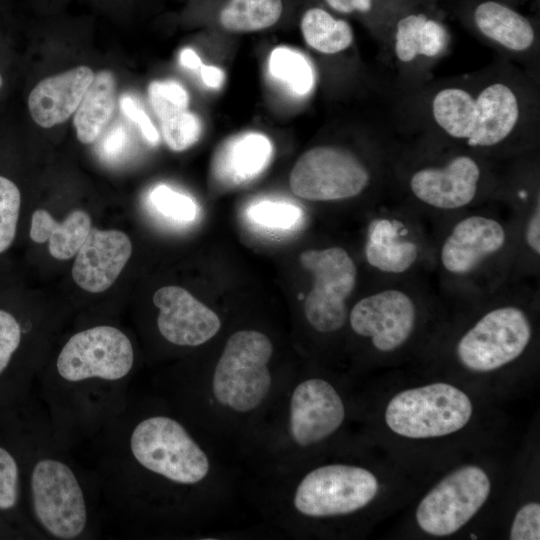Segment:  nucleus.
<instances>
[{"label":"nucleus","mask_w":540,"mask_h":540,"mask_svg":"<svg viewBox=\"0 0 540 540\" xmlns=\"http://www.w3.org/2000/svg\"><path fill=\"white\" fill-rule=\"evenodd\" d=\"M88 444L101 501L124 526L178 515L211 468L183 421L132 394Z\"/></svg>","instance_id":"1"},{"label":"nucleus","mask_w":540,"mask_h":540,"mask_svg":"<svg viewBox=\"0 0 540 540\" xmlns=\"http://www.w3.org/2000/svg\"><path fill=\"white\" fill-rule=\"evenodd\" d=\"M136 356L120 328L76 331L39 372V397L55 437L71 450L88 443L126 407Z\"/></svg>","instance_id":"2"},{"label":"nucleus","mask_w":540,"mask_h":540,"mask_svg":"<svg viewBox=\"0 0 540 540\" xmlns=\"http://www.w3.org/2000/svg\"><path fill=\"white\" fill-rule=\"evenodd\" d=\"M0 428L19 456L25 510L42 539L98 536L101 498L95 477L55 437L42 403L29 398L1 409Z\"/></svg>","instance_id":"3"},{"label":"nucleus","mask_w":540,"mask_h":540,"mask_svg":"<svg viewBox=\"0 0 540 540\" xmlns=\"http://www.w3.org/2000/svg\"><path fill=\"white\" fill-rule=\"evenodd\" d=\"M517 222L507 199H492L435 227L432 278L447 305L467 307L513 279Z\"/></svg>","instance_id":"4"},{"label":"nucleus","mask_w":540,"mask_h":540,"mask_svg":"<svg viewBox=\"0 0 540 540\" xmlns=\"http://www.w3.org/2000/svg\"><path fill=\"white\" fill-rule=\"evenodd\" d=\"M537 279L513 278L475 302L479 315L457 339L454 354L467 370H498L523 355L533 338L531 310L539 305Z\"/></svg>","instance_id":"5"},{"label":"nucleus","mask_w":540,"mask_h":540,"mask_svg":"<svg viewBox=\"0 0 540 540\" xmlns=\"http://www.w3.org/2000/svg\"><path fill=\"white\" fill-rule=\"evenodd\" d=\"M445 304L432 276L372 279L371 288L350 306L347 323L374 350L389 354L411 341L423 314Z\"/></svg>","instance_id":"6"},{"label":"nucleus","mask_w":540,"mask_h":540,"mask_svg":"<svg viewBox=\"0 0 540 540\" xmlns=\"http://www.w3.org/2000/svg\"><path fill=\"white\" fill-rule=\"evenodd\" d=\"M362 257L372 279L432 276L435 225L399 199L368 212Z\"/></svg>","instance_id":"7"},{"label":"nucleus","mask_w":540,"mask_h":540,"mask_svg":"<svg viewBox=\"0 0 540 540\" xmlns=\"http://www.w3.org/2000/svg\"><path fill=\"white\" fill-rule=\"evenodd\" d=\"M272 354V342L264 333L240 330L232 334L211 378V395L216 403L237 414L260 407L272 386L268 366Z\"/></svg>","instance_id":"8"},{"label":"nucleus","mask_w":540,"mask_h":540,"mask_svg":"<svg viewBox=\"0 0 540 540\" xmlns=\"http://www.w3.org/2000/svg\"><path fill=\"white\" fill-rule=\"evenodd\" d=\"M401 200L436 227L492 199L483 195L480 163L472 156L458 154L444 163L413 170Z\"/></svg>","instance_id":"9"},{"label":"nucleus","mask_w":540,"mask_h":540,"mask_svg":"<svg viewBox=\"0 0 540 540\" xmlns=\"http://www.w3.org/2000/svg\"><path fill=\"white\" fill-rule=\"evenodd\" d=\"M299 258L312 276V287L304 300L308 324L321 334L342 330L348 321L349 301L359 286L357 261L340 245L308 249Z\"/></svg>","instance_id":"10"},{"label":"nucleus","mask_w":540,"mask_h":540,"mask_svg":"<svg viewBox=\"0 0 540 540\" xmlns=\"http://www.w3.org/2000/svg\"><path fill=\"white\" fill-rule=\"evenodd\" d=\"M473 412L465 392L448 383H432L396 394L385 410V422L411 439L435 438L461 430Z\"/></svg>","instance_id":"11"},{"label":"nucleus","mask_w":540,"mask_h":540,"mask_svg":"<svg viewBox=\"0 0 540 540\" xmlns=\"http://www.w3.org/2000/svg\"><path fill=\"white\" fill-rule=\"evenodd\" d=\"M372 182L368 165L354 152L323 145L304 152L293 166V193L312 202H340L360 197Z\"/></svg>","instance_id":"12"},{"label":"nucleus","mask_w":540,"mask_h":540,"mask_svg":"<svg viewBox=\"0 0 540 540\" xmlns=\"http://www.w3.org/2000/svg\"><path fill=\"white\" fill-rule=\"evenodd\" d=\"M378 491V480L369 470L330 464L311 470L301 479L294 492L293 505L306 517L341 516L367 506Z\"/></svg>","instance_id":"13"},{"label":"nucleus","mask_w":540,"mask_h":540,"mask_svg":"<svg viewBox=\"0 0 540 540\" xmlns=\"http://www.w3.org/2000/svg\"><path fill=\"white\" fill-rule=\"evenodd\" d=\"M490 489L489 477L483 469L475 465L460 467L424 496L416 510V521L430 535H451L480 510Z\"/></svg>","instance_id":"14"},{"label":"nucleus","mask_w":540,"mask_h":540,"mask_svg":"<svg viewBox=\"0 0 540 540\" xmlns=\"http://www.w3.org/2000/svg\"><path fill=\"white\" fill-rule=\"evenodd\" d=\"M345 407L326 380L309 378L293 390L289 403V434L300 447H311L333 435L343 424Z\"/></svg>","instance_id":"15"},{"label":"nucleus","mask_w":540,"mask_h":540,"mask_svg":"<svg viewBox=\"0 0 540 540\" xmlns=\"http://www.w3.org/2000/svg\"><path fill=\"white\" fill-rule=\"evenodd\" d=\"M153 303L159 310L157 330L174 346H200L221 328L219 316L182 287H161L154 293Z\"/></svg>","instance_id":"16"},{"label":"nucleus","mask_w":540,"mask_h":540,"mask_svg":"<svg viewBox=\"0 0 540 540\" xmlns=\"http://www.w3.org/2000/svg\"><path fill=\"white\" fill-rule=\"evenodd\" d=\"M132 254L129 237L119 230L92 228L72 266L75 283L90 293L107 290Z\"/></svg>","instance_id":"17"},{"label":"nucleus","mask_w":540,"mask_h":540,"mask_svg":"<svg viewBox=\"0 0 540 540\" xmlns=\"http://www.w3.org/2000/svg\"><path fill=\"white\" fill-rule=\"evenodd\" d=\"M94 75L91 68L78 66L41 80L28 97L34 122L43 128L65 122L77 110Z\"/></svg>","instance_id":"18"},{"label":"nucleus","mask_w":540,"mask_h":540,"mask_svg":"<svg viewBox=\"0 0 540 540\" xmlns=\"http://www.w3.org/2000/svg\"><path fill=\"white\" fill-rule=\"evenodd\" d=\"M273 146L261 133H246L230 139L213 159V175L221 185L232 187L247 183L270 163Z\"/></svg>","instance_id":"19"},{"label":"nucleus","mask_w":540,"mask_h":540,"mask_svg":"<svg viewBox=\"0 0 540 540\" xmlns=\"http://www.w3.org/2000/svg\"><path fill=\"white\" fill-rule=\"evenodd\" d=\"M475 103L476 122L467 145L491 148L500 144L511 134L519 117L514 92L502 83H495L483 89Z\"/></svg>","instance_id":"20"},{"label":"nucleus","mask_w":540,"mask_h":540,"mask_svg":"<svg viewBox=\"0 0 540 540\" xmlns=\"http://www.w3.org/2000/svg\"><path fill=\"white\" fill-rule=\"evenodd\" d=\"M25 329L15 315L0 309V410L30 398L34 377L15 364Z\"/></svg>","instance_id":"21"},{"label":"nucleus","mask_w":540,"mask_h":540,"mask_svg":"<svg viewBox=\"0 0 540 540\" xmlns=\"http://www.w3.org/2000/svg\"><path fill=\"white\" fill-rule=\"evenodd\" d=\"M91 229V218L83 210H74L58 222L47 210L38 209L32 214L29 235L36 243L48 241L55 259L68 260L77 254Z\"/></svg>","instance_id":"22"},{"label":"nucleus","mask_w":540,"mask_h":540,"mask_svg":"<svg viewBox=\"0 0 540 540\" xmlns=\"http://www.w3.org/2000/svg\"><path fill=\"white\" fill-rule=\"evenodd\" d=\"M0 516L23 538L42 539L24 506L19 456L0 428Z\"/></svg>","instance_id":"23"},{"label":"nucleus","mask_w":540,"mask_h":540,"mask_svg":"<svg viewBox=\"0 0 540 540\" xmlns=\"http://www.w3.org/2000/svg\"><path fill=\"white\" fill-rule=\"evenodd\" d=\"M116 105V81L113 73L102 70L83 96L73 118L78 140L90 144L109 124Z\"/></svg>","instance_id":"24"},{"label":"nucleus","mask_w":540,"mask_h":540,"mask_svg":"<svg viewBox=\"0 0 540 540\" xmlns=\"http://www.w3.org/2000/svg\"><path fill=\"white\" fill-rule=\"evenodd\" d=\"M474 20L484 35L508 49L523 51L534 41V30L529 21L498 2L479 4Z\"/></svg>","instance_id":"25"},{"label":"nucleus","mask_w":540,"mask_h":540,"mask_svg":"<svg viewBox=\"0 0 540 540\" xmlns=\"http://www.w3.org/2000/svg\"><path fill=\"white\" fill-rule=\"evenodd\" d=\"M445 28L423 14L408 15L397 23L395 51L399 60L412 61L417 55L434 57L447 43Z\"/></svg>","instance_id":"26"},{"label":"nucleus","mask_w":540,"mask_h":540,"mask_svg":"<svg viewBox=\"0 0 540 540\" xmlns=\"http://www.w3.org/2000/svg\"><path fill=\"white\" fill-rule=\"evenodd\" d=\"M433 115L437 124L451 137L468 140L476 122L475 99L465 90L446 88L433 100Z\"/></svg>","instance_id":"27"},{"label":"nucleus","mask_w":540,"mask_h":540,"mask_svg":"<svg viewBox=\"0 0 540 540\" xmlns=\"http://www.w3.org/2000/svg\"><path fill=\"white\" fill-rule=\"evenodd\" d=\"M301 31L306 43L324 54L345 50L353 41L350 25L321 8H311L304 13Z\"/></svg>","instance_id":"28"},{"label":"nucleus","mask_w":540,"mask_h":540,"mask_svg":"<svg viewBox=\"0 0 540 540\" xmlns=\"http://www.w3.org/2000/svg\"><path fill=\"white\" fill-rule=\"evenodd\" d=\"M282 11V0H229L219 20L228 31L254 32L273 26Z\"/></svg>","instance_id":"29"},{"label":"nucleus","mask_w":540,"mask_h":540,"mask_svg":"<svg viewBox=\"0 0 540 540\" xmlns=\"http://www.w3.org/2000/svg\"><path fill=\"white\" fill-rule=\"evenodd\" d=\"M268 68L274 79L297 96L307 95L314 86L315 76L310 62L303 54L288 47L281 46L272 50Z\"/></svg>","instance_id":"30"},{"label":"nucleus","mask_w":540,"mask_h":540,"mask_svg":"<svg viewBox=\"0 0 540 540\" xmlns=\"http://www.w3.org/2000/svg\"><path fill=\"white\" fill-rule=\"evenodd\" d=\"M303 217L300 207L285 201L264 199L246 209V218L252 225L274 233L293 231L301 225Z\"/></svg>","instance_id":"31"},{"label":"nucleus","mask_w":540,"mask_h":540,"mask_svg":"<svg viewBox=\"0 0 540 540\" xmlns=\"http://www.w3.org/2000/svg\"><path fill=\"white\" fill-rule=\"evenodd\" d=\"M153 208L163 217L178 223H191L197 219L198 206L189 196L159 184L149 194Z\"/></svg>","instance_id":"32"},{"label":"nucleus","mask_w":540,"mask_h":540,"mask_svg":"<svg viewBox=\"0 0 540 540\" xmlns=\"http://www.w3.org/2000/svg\"><path fill=\"white\" fill-rule=\"evenodd\" d=\"M162 135L167 146L173 151H184L195 144L201 134L200 119L185 110L161 120Z\"/></svg>","instance_id":"33"},{"label":"nucleus","mask_w":540,"mask_h":540,"mask_svg":"<svg viewBox=\"0 0 540 540\" xmlns=\"http://www.w3.org/2000/svg\"><path fill=\"white\" fill-rule=\"evenodd\" d=\"M150 104L161 120L187 110L189 95L176 81H153L148 87Z\"/></svg>","instance_id":"34"},{"label":"nucleus","mask_w":540,"mask_h":540,"mask_svg":"<svg viewBox=\"0 0 540 540\" xmlns=\"http://www.w3.org/2000/svg\"><path fill=\"white\" fill-rule=\"evenodd\" d=\"M20 206L19 188L10 179L0 176V253L7 250L14 241Z\"/></svg>","instance_id":"35"},{"label":"nucleus","mask_w":540,"mask_h":540,"mask_svg":"<svg viewBox=\"0 0 540 540\" xmlns=\"http://www.w3.org/2000/svg\"><path fill=\"white\" fill-rule=\"evenodd\" d=\"M510 539H540V505L538 503H527L518 510L511 526Z\"/></svg>","instance_id":"36"},{"label":"nucleus","mask_w":540,"mask_h":540,"mask_svg":"<svg viewBox=\"0 0 540 540\" xmlns=\"http://www.w3.org/2000/svg\"><path fill=\"white\" fill-rule=\"evenodd\" d=\"M121 111L141 130L145 139L151 144L156 145L159 142V134L152 121L142 107L130 95H123L120 98Z\"/></svg>","instance_id":"37"},{"label":"nucleus","mask_w":540,"mask_h":540,"mask_svg":"<svg viewBox=\"0 0 540 540\" xmlns=\"http://www.w3.org/2000/svg\"><path fill=\"white\" fill-rule=\"evenodd\" d=\"M127 143L128 134L125 127L122 124L114 125L101 142V154L106 159L115 160L124 153Z\"/></svg>","instance_id":"38"},{"label":"nucleus","mask_w":540,"mask_h":540,"mask_svg":"<svg viewBox=\"0 0 540 540\" xmlns=\"http://www.w3.org/2000/svg\"><path fill=\"white\" fill-rule=\"evenodd\" d=\"M336 11L351 13L353 11L367 12L371 8V0H325Z\"/></svg>","instance_id":"39"},{"label":"nucleus","mask_w":540,"mask_h":540,"mask_svg":"<svg viewBox=\"0 0 540 540\" xmlns=\"http://www.w3.org/2000/svg\"><path fill=\"white\" fill-rule=\"evenodd\" d=\"M199 70L203 82L208 87L214 89L221 87L224 80V73L220 68L202 64Z\"/></svg>","instance_id":"40"},{"label":"nucleus","mask_w":540,"mask_h":540,"mask_svg":"<svg viewBox=\"0 0 540 540\" xmlns=\"http://www.w3.org/2000/svg\"><path fill=\"white\" fill-rule=\"evenodd\" d=\"M180 63L182 66L197 70L202 66V61L198 54L191 48H184L180 53Z\"/></svg>","instance_id":"41"},{"label":"nucleus","mask_w":540,"mask_h":540,"mask_svg":"<svg viewBox=\"0 0 540 540\" xmlns=\"http://www.w3.org/2000/svg\"><path fill=\"white\" fill-rule=\"evenodd\" d=\"M0 538H23L10 524L0 516Z\"/></svg>","instance_id":"42"},{"label":"nucleus","mask_w":540,"mask_h":540,"mask_svg":"<svg viewBox=\"0 0 540 540\" xmlns=\"http://www.w3.org/2000/svg\"><path fill=\"white\" fill-rule=\"evenodd\" d=\"M2 84H3V79H2V76L0 75V88H1Z\"/></svg>","instance_id":"43"}]
</instances>
